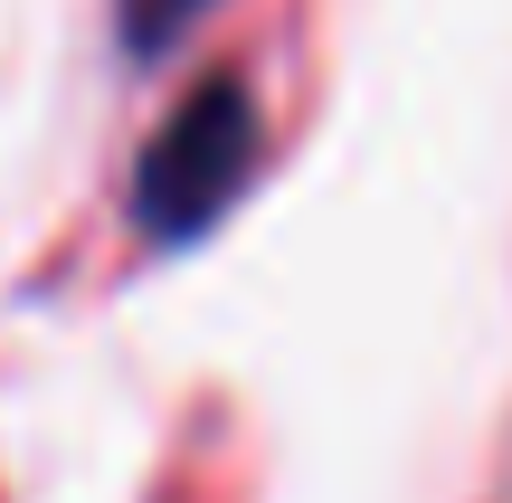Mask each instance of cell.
I'll list each match as a JSON object with an SVG mask.
<instances>
[{"mask_svg":"<svg viewBox=\"0 0 512 503\" xmlns=\"http://www.w3.org/2000/svg\"><path fill=\"white\" fill-rule=\"evenodd\" d=\"M209 10H219V0H114V29H124L133 57H162V48H181Z\"/></svg>","mask_w":512,"mask_h":503,"instance_id":"obj_2","label":"cell"},{"mask_svg":"<svg viewBox=\"0 0 512 503\" xmlns=\"http://www.w3.org/2000/svg\"><path fill=\"white\" fill-rule=\"evenodd\" d=\"M256 171V95L238 76H209L162 133H152L143 171H133V209L162 247H190L200 228L228 219V200Z\"/></svg>","mask_w":512,"mask_h":503,"instance_id":"obj_1","label":"cell"}]
</instances>
